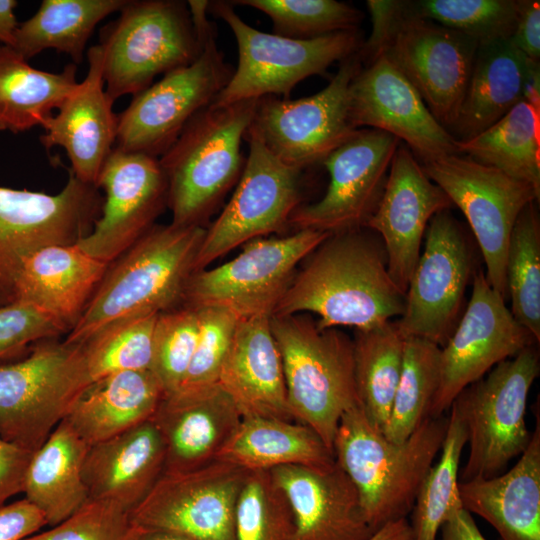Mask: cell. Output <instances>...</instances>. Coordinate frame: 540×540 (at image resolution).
Here are the masks:
<instances>
[{
    "mask_svg": "<svg viewBox=\"0 0 540 540\" xmlns=\"http://www.w3.org/2000/svg\"><path fill=\"white\" fill-rule=\"evenodd\" d=\"M46 525L42 512L26 498L0 507V540H24Z\"/></svg>",
    "mask_w": 540,
    "mask_h": 540,
    "instance_id": "obj_51",
    "label": "cell"
},
{
    "mask_svg": "<svg viewBox=\"0 0 540 540\" xmlns=\"http://www.w3.org/2000/svg\"><path fill=\"white\" fill-rule=\"evenodd\" d=\"M368 540H414V534L408 519L401 518L386 523Z\"/></svg>",
    "mask_w": 540,
    "mask_h": 540,
    "instance_id": "obj_56",
    "label": "cell"
},
{
    "mask_svg": "<svg viewBox=\"0 0 540 540\" xmlns=\"http://www.w3.org/2000/svg\"><path fill=\"white\" fill-rule=\"evenodd\" d=\"M142 532L120 505L88 499L66 520L24 540H138Z\"/></svg>",
    "mask_w": 540,
    "mask_h": 540,
    "instance_id": "obj_47",
    "label": "cell"
},
{
    "mask_svg": "<svg viewBox=\"0 0 540 540\" xmlns=\"http://www.w3.org/2000/svg\"><path fill=\"white\" fill-rule=\"evenodd\" d=\"M126 0H43L37 12L20 23L15 49L29 60L46 49L70 56L74 64L83 60L86 44L97 24L119 11Z\"/></svg>",
    "mask_w": 540,
    "mask_h": 540,
    "instance_id": "obj_37",
    "label": "cell"
},
{
    "mask_svg": "<svg viewBox=\"0 0 540 540\" xmlns=\"http://www.w3.org/2000/svg\"><path fill=\"white\" fill-rule=\"evenodd\" d=\"M195 309L199 320L198 339L191 364L180 388L217 383L239 320L232 312L222 307L203 306Z\"/></svg>",
    "mask_w": 540,
    "mask_h": 540,
    "instance_id": "obj_48",
    "label": "cell"
},
{
    "mask_svg": "<svg viewBox=\"0 0 540 540\" xmlns=\"http://www.w3.org/2000/svg\"><path fill=\"white\" fill-rule=\"evenodd\" d=\"M529 62L510 39L478 46L457 119L449 131L456 140L478 135L523 100Z\"/></svg>",
    "mask_w": 540,
    "mask_h": 540,
    "instance_id": "obj_32",
    "label": "cell"
},
{
    "mask_svg": "<svg viewBox=\"0 0 540 540\" xmlns=\"http://www.w3.org/2000/svg\"><path fill=\"white\" fill-rule=\"evenodd\" d=\"M505 302L482 269L473 273L468 305L451 337L440 347L439 386L427 417L444 415L464 388L500 362L538 344Z\"/></svg>",
    "mask_w": 540,
    "mask_h": 540,
    "instance_id": "obj_18",
    "label": "cell"
},
{
    "mask_svg": "<svg viewBox=\"0 0 540 540\" xmlns=\"http://www.w3.org/2000/svg\"><path fill=\"white\" fill-rule=\"evenodd\" d=\"M199 332L197 310L181 305L159 314L153 339L151 371L165 395L177 391L191 364Z\"/></svg>",
    "mask_w": 540,
    "mask_h": 540,
    "instance_id": "obj_46",
    "label": "cell"
},
{
    "mask_svg": "<svg viewBox=\"0 0 540 540\" xmlns=\"http://www.w3.org/2000/svg\"><path fill=\"white\" fill-rule=\"evenodd\" d=\"M76 72L74 63L60 73L38 70L0 44V131L20 133L41 126L77 87Z\"/></svg>",
    "mask_w": 540,
    "mask_h": 540,
    "instance_id": "obj_35",
    "label": "cell"
},
{
    "mask_svg": "<svg viewBox=\"0 0 540 540\" xmlns=\"http://www.w3.org/2000/svg\"><path fill=\"white\" fill-rule=\"evenodd\" d=\"M138 540H189L185 537L158 531H143Z\"/></svg>",
    "mask_w": 540,
    "mask_h": 540,
    "instance_id": "obj_58",
    "label": "cell"
},
{
    "mask_svg": "<svg viewBox=\"0 0 540 540\" xmlns=\"http://www.w3.org/2000/svg\"><path fill=\"white\" fill-rule=\"evenodd\" d=\"M33 452L0 437V507L23 492Z\"/></svg>",
    "mask_w": 540,
    "mask_h": 540,
    "instance_id": "obj_52",
    "label": "cell"
},
{
    "mask_svg": "<svg viewBox=\"0 0 540 540\" xmlns=\"http://www.w3.org/2000/svg\"><path fill=\"white\" fill-rule=\"evenodd\" d=\"M159 314L119 319L82 343L93 382L117 372L151 370L154 331Z\"/></svg>",
    "mask_w": 540,
    "mask_h": 540,
    "instance_id": "obj_42",
    "label": "cell"
},
{
    "mask_svg": "<svg viewBox=\"0 0 540 540\" xmlns=\"http://www.w3.org/2000/svg\"><path fill=\"white\" fill-rule=\"evenodd\" d=\"M164 458V444L151 419L90 446L82 469L89 499L131 512L162 476Z\"/></svg>",
    "mask_w": 540,
    "mask_h": 540,
    "instance_id": "obj_28",
    "label": "cell"
},
{
    "mask_svg": "<svg viewBox=\"0 0 540 540\" xmlns=\"http://www.w3.org/2000/svg\"><path fill=\"white\" fill-rule=\"evenodd\" d=\"M17 2L14 0H0V43L13 47L15 32L19 25L14 14Z\"/></svg>",
    "mask_w": 540,
    "mask_h": 540,
    "instance_id": "obj_55",
    "label": "cell"
},
{
    "mask_svg": "<svg viewBox=\"0 0 540 540\" xmlns=\"http://www.w3.org/2000/svg\"><path fill=\"white\" fill-rule=\"evenodd\" d=\"M463 508L482 517L501 540H540V417L530 442L506 473L459 481Z\"/></svg>",
    "mask_w": 540,
    "mask_h": 540,
    "instance_id": "obj_30",
    "label": "cell"
},
{
    "mask_svg": "<svg viewBox=\"0 0 540 540\" xmlns=\"http://www.w3.org/2000/svg\"><path fill=\"white\" fill-rule=\"evenodd\" d=\"M249 152L236 189L216 220L206 228L194 272L245 243L279 232L301 205L303 170L276 158L250 130Z\"/></svg>",
    "mask_w": 540,
    "mask_h": 540,
    "instance_id": "obj_15",
    "label": "cell"
},
{
    "mask_svg": "<svg viewBox=\"0 0 540 540\" xmlns=\"http://www.w3.org/2000/svg\"><path fill=\"white\" fill-rule=\"evenodd\" d=\"M523 100L540 111V66L539 61L530 60L524 83Z\"/></svg>",
    "mask_w": 540,
    "mask_h": 540,
    "instance_id": "obj_57",
    "label": "cell"
},
{
    "mask_svg": "<svg viewBox=\"0 0 540 540\" xmlns=\"http://www.w3.org/2000/svg\"><path fill=\"white\" fill-rule=\"evenodd\" d=\"M258 100L208 106L158 158L168 187L171 223L203 226L244 168L241 143Z\"/></svg>",
    "mask_w": 540,
    "mask_h": 540,
    "instance_id": "obj_4",
    "label": "cell"
},
{
    "mask_svg": "<svg viewBox=\"0 0 540 540\" xmlns=\"http://www.w3.org/2000/svg\"><path fill=\"white\" fill-rule=\"evenodd\" d=\"M349 105L356 129L391 134L404 141L421 161L457 153V140L385 55L362 66L356 74L350 85Z\"/></svg>",
    "mask_w": 540,
    "mask_h": 540,
    "instance_id": "obj_22",
    "label": "cell"
},
{
    "mask_svg": "<svg viewBox=\"0 0 540 540\" xmlns=\"http://www.w3.org/2000/svg\"><path fill=\"white\" fill-rule=\"evenodd\" d=\"M237 540H294L289 501L270 471H249L235 512Z\"/></svg>",
    "mask_w": 540,
    "mask_h": 540,
    "instance_id": "obj_45",
    "label": "cell"
},
{
    "mask_svg": "<svg viewBox=\"0 0 540 540\" xmlns=\"http://www.w3.org/2000/svg\"><path fill=\"white\" fill-rule=\"evenodd\" d=\"M424 237V249L405 293L404 312L395 323L404 339L421 338L443 347L460 319L472 252L450 209L431 218Z\"/></svg>",
    "mask_w": 540,
    "mask_h": 540,
    "instance_id": "obj_16",
    "label": "cell"
},
{
    "mask_svg": "<svg viewBox=\"0 0 540 540\" xmlns=\"http://www.w3.org/2000/svg\"><path fill=\"white\" fill-rule=\"evenodd\" d=\"M329 234L301 229L282 237L253 239L230 261L194 272L182 305L218 306L238 319L272 317L301 262Z\"/></svg>",
    "mask_w": 540,
    "mask_h": 540,
    "instance_id": "obj_10",
    "label": "cell"
},
{
    "mask_svg": "<svg viewBox=\"0 0 540 540\" xmlns=\"http://www.w3.org/2000/svg\"><path fill=\"white\" fill-rule=\"evenodd\" d=\"M408 16L431 20L473 38L478 44L510 39L517 0L402 1Z\"/></svg>",
    "mask_w": 540,
    "mask_h": 540,
    "instance_id": "obj_43",
    "label": "cell"
},
{
    "mask_svg": "<svg viewBox=\"0 0 540 540\" xmlns=\"http://www.w3.org/2000/svg\"><path fill=\"white\" fill-rule=\"evenodd\" d=\"M87 59L85 79L66 98L58 113L42 123L45 132L39 139L46 149L62 147L73 175L85 184L96 186L115 147L117 115L105 91L103 52L99 44L88 49Z\"/></svg>",
    "mask_w": 540,
    "mask_h": 540,
    "instance_id": "obj_25",
    "label": "cell"
},
{
    "mask_svg": "<svg viewBox=\"0 0 540 540\" xmlns=\"http://www.w3.org/2000/svg\"><path fill=\"white\" fill-rule=\"evenodd\" d=\"M440 459L427 472L412 509L414 540H437L440 527L455 510L463 508L459 493V467L467 430L450 407Z\"/></svg>",
    "mask_w": 540,
    "mask_h": 540,
    "instance_id": "obj_39",
    "label": "cell"
},
{
    "mask_svg": "<svg viewBox=\"0 0 540 540\" xmlns=\"http://www.w3.org/2000/svg\"><path fill=\"white\" fill-rule=\"evenodd\" d=\"M233 5L255 8L272 21L273 34L292 39L359 30L363 14L354 6L335 0H239Z\"/></svg>",
    "mask_w": 540,
    "mask_h": 540,
    "instance_id": "obj_44",
    "label": "cell"
},
{
    "mask_svg": "<svg viewBox=\"0 0 540 540\" xmlns=\"http://www.w3.org/2000/svg\"><path fill=\"white\" fill-rule=\"evenodd\" d=\"M249 471L228 461L162 474L130 516L143 531L189 540H237L236 504Z\"/></svg>",
    "mask_w": 540,
    "mask_h": 540,
    "instance_id": "obj_17",
    "label": "cell"
},
{
    "mask_svg": "<svg viewBox=\"0 0 540 540\" xmlns=\"http://www.w3.org/2000/svg\"><path fill=\"white\" fill-rule=\"evenodd\" d=\"M151 420L165 451L163 474L202 468L217 460L242 415L218 384L180 388L164 395Z\"/></svg>",
    "mask_w": 540,
    "mask_h": 540,
    "instance_id": "obj_24",
    "label": "cell"
},
{
    "mask_svg": "<svg viewBox=\"0 0 540 540\" xmlns=\"http://www.w3.org/2000/svg\"><path fill=\"white\" fill-rule=\"evenodd\" d=\"M440 380V347L421 338L404 339L403 365L384 436L405 441L427 418Z\"/></svg>",
    "mask_w": 540,
    "mask_h": 540,
    "instance_id": "obj_40",
    "label": "cell"
},
{
    "mask_svg": "<svg viewBox=\"0 0 540 540\" xmlns=\"http://www.w3.org/2000/svg\"><path fill=\"white\" fill-rule=\"evenodd\" d=\"M537 202L528 204L513 226L506 256L510 311L540 341V221Z\"/></svg>",
    "mask_w": 540,
    "mask_h": 540,
    "instance_id": "obj_41",
    "label": "cell"
},
{
    "mask_svg": "<svg viewBox=\"0 0 540 540\" xmlns=\"http://www.w3.org/2000/svg\"><path fill=\"white\" fill-rule=\"evenodd\" d=\"M439 540H486L471 513L464 508L453 511L440 527Z\"/></svg>",
    "mask_w": 540,
    "mask_h": 540,
    "instance_id": "obj_54",
    "label": "cell"
},
{
    "mask_svg": "<svg viewBox=\"0 0 540 540\" xmlns=\"http://www.w3.org/2000/svg\"><path fill=\"white\" fill-rule=\"evenodd\" d=\"M358 52L343 60L329 84L300 99H258L248 130L279 160L304 170L323 160L357 130L350 118L349 90L362 68Z\"/></svg>",
    "mask_w": 540,
    "mask_h": 540,
    "instance_id": "obj_14",
    "label": "cell"
},
{
    "mask_svg": "<svg viewBox=\"0 0 540 540\" xmlns=\"http://www.w3.org/2000/svg\"><path fill=\"white\" fill-rule=\"evenodd\" d=\"M270 326L282 359L290 413L313 429L334 455L341 417L360 405L353 339L338 328H319L305 313L272 316Z\"/></svg>",
    "mask_w": 540,
    "mask_h": 540,
    "instance_id": "obj_5",
    "label": "cell"
},
{
    "mask_svg": "<svg viewBox=\"0 0 540 540\" xmlns=\"http://www.w3.org/2000/svg\"><path fill=\"white\" fill-rule=\"evenodd\" d=\"M208 12L225 21L238 49L237 67L212 106L289 96L300 81L324 75L334 62L358 52L363 43L359 30L307 40L265 33L244 22L230 1H209Z\"/></svg>",
    "mask_w": 540,
    "mask_h": 540,
    "instance_id": "obj_9",
    "label": "cell"
},
{
    "mask_svg": "<svg viewBox=\"0 0 540 540\" xmlns=\"http://www.w3.org/2000/svg\"><path fill=\"white\" fill-rule=\"evenodd\" d=\"M366 6L371 16L372 31L368 40L362 43L358 51L363 66L370 64L383 54L389 36L400 16L401 1L368 0Z\"/></svg>",
    "mask_w": 540,
    "mask_h": 540,
    "instance_id": "obj_50",
    "label": "cell"
},
{
    "mask_svg": "<svg viewBox=\"0 0 540 540\" xmlns=\"http://www.w3.org/2000/svg\"><path fill=\"white\" fill-rule=\"evenodd\" d=\"M295 519L294 540H368L358 492L335 461L328 466L287 465L270 470Z\"/></svg>",
    "mask_w": 540,
    "mask_h": 540,
    "instance_id": "obj_26",
    "label": "cell"
},
{
    "mask_svg": "<svg viewBox=\"0 0 540 540\" xmlns=\"http://www.w3.org/2000/svg\"><path fill=\"white\" fill-rule=\"evenodd\" d=\"M63 332H68L63 323L32 305L13 302L0 306V359Z\"/></svg>",
    "mask_w": 540,
    "mask_h": 540,
    "instance_id": "obj_49",
    "label": "cell"
},
{
    "mask_svg": "<svg viewBox=\"0 0 540 540\" xmlns=\"http://www.w3.org/2000/svg\"><path fill=\"white\" fill-rule=\"evenodd\" d=\"M404 308L380 236L362 227L329 234L301 262L273 316L311 312L321 329L368 330L401 317Z\"/></svg>",
    "mask_w": 540,
    "mask_h": 540,
    "instance_id": "obj_1",
    "label": "cell"
},
{
    "mask_svg": "<svg viewBox=\"0 0 540 540\" xmlns=\"http://www.w3.org/2000/svg\"><path fill=\"white\" fill-rule=\"evenodd\" d=\"M108 266L77 244L40 248L22 265L15 284V302L38 308L59 320L69 331Z\"/></svg>",
    "mask_w": 540,
    "mask_h": 540,
    "instance_id": "obj_29",
    "label": "cell"
},
{
    "mask_svg": "<svg viewBox=\"0 0 540 540\" xmlns=\"http://www.w3.org/2000/svg\"><path fill=\"white\" fill-rule=\"evenodd\" d=\"M479 44L467 35L403 12L389 36L385 55L419 93L448 131L454 125Z\"/></svg>",
    "mask_w": 540,
    "mask_h": 540,
    "instance_id": "obj_20",
    "label": "cell"
},
{
    "mask_svg": "<svg viewBox=\"0 0 540 540\" xmlns=\"http://www.w3.org/2000/svg\"><path fill=\"white\" fill-rule=\"evenodd\" d=\"M452 206L450 198L425 174L412 151L400 143L381 199L364 227L380 236L389 275L402 292L406 293L431 218Z\"/></svg>",
    "mask_w": 540,
    "mask_h": 540,
    "instance_id": "obj_23",
    "label": "cell"
},
{
    "mask_svg": "<svg viewBox=\"0 0 540 540\" xmlns=\"http://www.w3.org/2000/svg\"><path fill=\"white\" fill-rule=\"evenodd\" d=\"M447 425L448 416L427 417L405 441L396 443L371 424L361 405L343 414L334 438V458L353 482L374 531L412 512Z\"/></svg>",
    "mask_w": 540,
    "mask_h": 540,
    "instance_id": "obj_3",
    "label": "cell"
},
{
    "mask_svg": "<svg viewBox=\"0 0 540 540\" xmlns=\"http://www.w3.org/2000/svg\"><path fill=\"white\" fill-rule=\"evenodd\" d=\"M457 153L540 192V111L519 101L478 135L456 141Z\"/></svg>",
    "mask_w": 540,
    "mask_h": 540,
    "instance_id": "obj_36",
    "label": "cell"
},
{
    "mask_svg": "<svg viewBox=\"0 0 540 540\" xmlns=\"http://www.w3.org/2000/svg\"><path fill=\"white\" fill-rule=\"evenodd\" d=\"M164 395L151 370L113 373L94 381L65 420L92 446L150 420Z\"/></svg>",
    "mask_w": 540,
    "mask_h": 540,
    "instance_id": "obj_31",
    "label": "cell"
},
{
    "mask_svg": "<svg viewBox=\"0 0 540 540\" xmlns=\"http://www.w3.org/2000/svg\"><path fill=\"white\" fill-rule=\"evenodd\" d=\"M233 68L216 43V30L204 40L200 55L134 95L117 115L115 148L159 158L190 121L212 104Z\"/></svg>",
    "mask_w": 540,
    "mask_h": 540,
    "instance_id": "obj_11",
    "label": "cell"
},
{
    "mask_svg": "<svg viewBox=\"0 0 540 540\" xmlns=\"http://www.w3.org/2000/svg\"><path fill=\"white\" fill-rule=\"evenodd\" d=\"M89 447L64 419L34 452L23 493L47 525L66 520L89 499L82 474Z\"/></svg>",
    "mask_w": 540,
    "mask_h": 540,
    "instance_id": "obj_33",
    "label": "cell"
},
{
    "mask_svg": "<svg viewBox=\"0 0 540 540\" xmlns=\"http://www.w3.org/2000/svg\"><path fill=\"white\" fill-rule=\"evenodd\" d=\"M218 459L247 471L287 466H328L334 455L320 436L297 421L244 417Z\"/></svg>",
    "mask_w": 540,
    "mask_h": 540,
    "instance_id": "obj_34",
    "label": "cell"
},
{
    "mask_svg": "<svg viewBox=\"0 0 540 540\" xmlns=\"http://www.w3.org/2000/svg\"><path fill=\"white\" fill-rule=\"evenodd\" d=\"M354 374L360 405L373 426L383 432L400 380L404 338L395 320L355 330Z\"/></svg>",
    "mask_w": 540,
    "mask_h": 540,
    "instance_id": "obj_38",
    "label": "cell"
},
{
    "mask_svg": "<svg viewBox=\"0 0 540 540\" xmlns=\"http://www.w3.org/2000/svg\"><path fill=\"white\" fill-rule=\"evenodd\" d=\"M96 186L105 193L100 216L76 244L110 264L155 225L167 206V181L158 158L114 147Z\"/></svg>",
    "mask_w": 540,
    "mask_h": 540,
    "instance_id": "obj_21",
    "label": "cell"
},
{
    "mask_svg": "<svg viewBox=\"0 0 540 540\" xmlns=\"http://www.w3.org/2000/svg\"><path fill=\"white\" fill-rule=\"evenodd\" d=\"M510 41L528 59L539 61L540 2L538 0H517L516 23Z\"/></svg>",
    "mask_w": 540,
    "mask_h": 540,
    "instance_id": "obj_53",
    "label": "cell"
},
{
    "mask_svg": "<svg viewBox=\"0 0 540 540\" xmlns=\"http://www.w3.org/2000/svg\"><path fill=\"white\" fill-rule=\"evenodd\" d=\"M92 383L82 343L37 342L0 364V437L36 452Z\"/></svg>",
    "mask_w": 540,
    "mask_h": 540,
    "instance_id": "obj_7",
    "label": "cell"
},
{
    "mask_svg": "<svg viewBox=\"0 0 540 540\" xmlns=\"http://www.w3.org/2000/svg\"><path fill=\"white\" fill-rule=\"evenodd\" d=\"M205 231L199 225L152 226L109 264L64 341L84 343L119 319L181 306Z\"/></svg>",
    "mask_w": 540,
    "mask_h": 540,
    "instance_id": "obj_2",
    "label": "cell"
},
{
    "mask_svg": "<svg viewBox=\"0 0 540 540\" xmlns=\"http://www.w3.org/2000/svg\"><path fill=\"white\" fill-rule=\"evenodd\" d=\"M540 372L536 345L493 367L464 388L452 403L467 430L469 447L459 481L489 479L528 446L525 415L530 389Z\"/></svg>",
    "mask_w": 540,
    "mask_h": 540,
    "instance_id": "obj_8",
    "label": "cell"
},
{
    "mask_svg": "<svg viewBox=\"0 0 540 540\" xmlns=\"http://www.w3.org/2000/svg\"><path fill=\"white\" fill-rule=\"evenodd\" d=\"M400 141L391 134L357 129L321 164L330 182L317 202L299 205L289 224L295 230L338 233L365 226L383 194L392 158Z\"/></svg>",
    "mask_w": 540,
    "mask_h": 540,
    "instance_id": "obj_19",
    "label": "cell"
},
{
    "mask_svg": "<svg viewBox=\"0 0 540 540\" xmlns=\"http://www.w3.org/2000/svg\"><path fill=\"white\" fill-rule=\"evenodd\" d=\"M420 164L466 217L485 262L486 279L507 301L506 256L510 235L521 211L532 202L538 203L540 192L458 153Z\"/></svg>",
    "mask_w": 540,
    "mask_h": 540,
    "instance_id": "obj_12",
    "label": "cell"
},
{
    "mask_svg": "<svg viewBox=\"0 0 540 540\" xmlns=\"http://www.w3.org/2000/svg\"><path fill=\"white\" fill-rule=\"evenodd\" d=\"M269 316L239 319L217 383L244 417L295 421Z\"/></svg>",
    "mask_w": 540,
    "mask_h": 540,
    "instance_id": "obj_27",
    "label": "cell"
},
{
    "mask_svg": "<svg viewBox=\"0 0 540 540\" xmlns=\"http://www.w3.org/2000/svg\"><path fill=\"white\" fill-rule=\"evenodd\" d=\"M98 188L72 172L57 194L0 187V306L15 302L24 261L50 245L76 244L101 213Z\"/></svg>",
    "mask_w": 540,
    "mask_h": 540,
    "instance_id": "obj_13",
    "label": "cell"
},
{
    "mask_svg": "<svg viewBox=\"0 0 540 540\" xmlns=\"http://www.w3.org/2000/svg\"><path fill=\"white\" fill-rule=\"evenodd\" d=\"M119 12L103 28L99 44L105 91L113 103L143 91L156 76L192 63L212 32L198 36L184 1L126 0Z\"/></svg>",
    "mask_w": 540,
    "mask_h": 540,
    "instance_id": "obj_6",
    "label": "cell"
}]
</instances>
